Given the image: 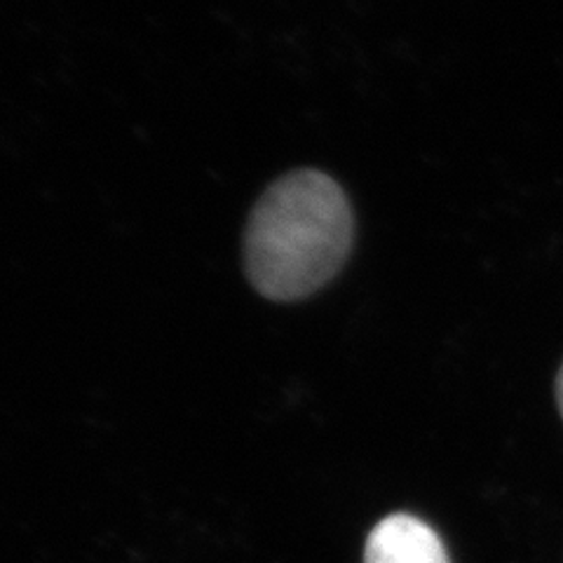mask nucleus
<instances>
[{"instance_id":"f257e3e1","label":"nucleus","mask_w":563,"mask_h":563,"mask_svg":"<svg viewBox=\"0 0 563 563\" xmlns=\"http://www.w3.org/2000/svg\"><path fill=\"white\" fill-rule=\"evenodd\" d=\"M355 242L345 190L329 174L296 169L252 209L244 231V273L268 301L291 303L327 287Z\"/></svg>"},{"instance_id":"f03ea898","label":"nucleus","mask_w":563,"mask_h":563,"mask_svg":"<svg viewBox=\"0 0 563 563\" xmlns=\"http://www.w3.org/2000/svg\"><path fill=\"white\" fill-rule=\"evenodd\" d=\"M364 563H451L442 538L422 519L397 512L380 519L364 544Z\"/></svg>"},{"instance_id":"7ed1b4c3","label":"nucleus","mask_w":563,"mask_h":563,"mask_svg":"<svg viewBox=\"0 0 563 563\" xmlns=\"http://www.w3.org/2000/svg\"><path fill=\"white\" fill-rule=\"evenodd\" d=\"M554 390H556V407H559V413H561V418H563V364H561L559 374H556Z\"/></svg>"}]
</instances>
